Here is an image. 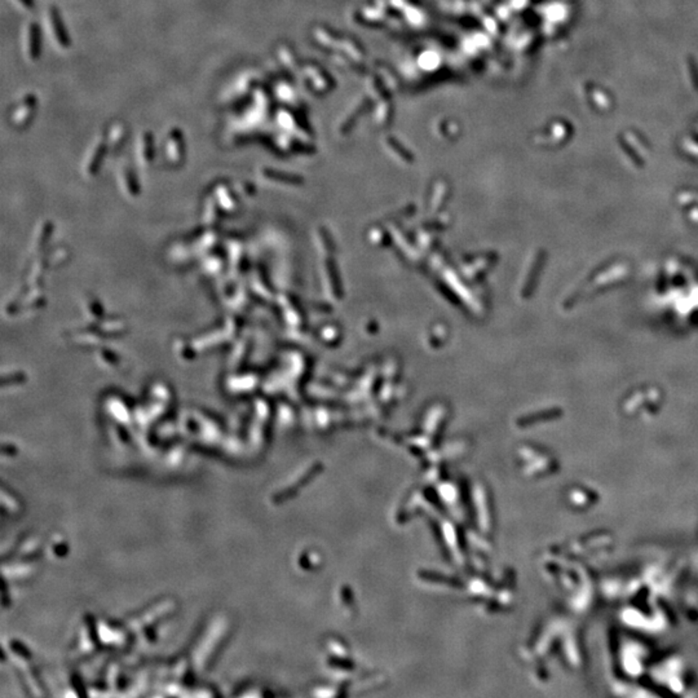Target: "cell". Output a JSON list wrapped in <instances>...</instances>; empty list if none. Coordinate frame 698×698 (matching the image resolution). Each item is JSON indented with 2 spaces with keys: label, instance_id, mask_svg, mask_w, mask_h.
<instances>
[{
  "label": "cell",
  "instance_id": "1",
  "mask_svg": "<svg viewBox=\"0 0 698 698\" xmlns=\"http://www.w3.org/2000/svg\"><path fill=\"white\" fill-rule=\"evenodd\" d=\"M47 28L53 43L61 50H68L71 44L69 34L65 28L60 12L55 6H50L47 10Z\"/></svg>",
  "mask_w": 698,
  "mask_h": 698
},
{
  "label": "cell",
  "instance_id": "2",
  "mask_svg": "<svg viewBox=\"0 0 698 698\" xmlns=\"http://www.w3.org/2000/svg\"><path fill=\"white\" fill-rule=\"evenodd\" d=\"M23 53L28 60L31 62L39 60L41 53V37H40L39 25L34 21L29 22L23 30Z\"/></svg>",
  "mask_w": 698,
  "mask_h": 698
},
{
  "label": "cell",
  "instance_id": "3",
  "mask_svg": "<svg viewBox=\"0 0 698 698\" xmlns=\"http://www.w3.org/2000/svg\"><path fill=\"white\" fill-rule=\"evenodd\" d=\"M35 109H37V97L34 93H28L25 95L22 99H21L20 102L16 105V108L13 110L12 115H10V120H12V124L17 129L20 127H25L26 124H29L34 113H35Z\"/></svg>",
  "mask_w": 698,
  "mask_h": 698
},
{
  "label": "cell",
  "instance_id": "4",
  "mask_svg": "<svg viewBox=\"0 0 698 698\" xmlns=\"http://www.w3.org/2000/svg\"><path fill=\"white\" fill-rule=\"evenodd\" d=\"M166 148L167 154L171 158H180L184 153V140L182 133L179 129H171L167 138H166Z\"/></svg>",
  "mask_w": 698,
  "mask_h": 698
},
{
  "label": "cell",
  "instance_id": "5",
  "mask_svg": "<svg viewBox=\"0 0 698 698\" xmlns=\"http://www.w3.org/2000/svg\"><path fill=\"white\" fill-rule=\"evenodd\" d=\"M140 155L142 160H149L153 154V136L150 132H142L139 141Z\"/></svg>",
  "mask_w": 698,
  "mask_h": 698
},
{
  "label": "cell",
  "instance_id": "6",
  "mask_svg": "<svg viewBox=\"0 0 698 698\" xmlns=\"http://www.w3.org/2000/svg\"><path fill=\"white\" fill-rule=\"evenodd\" d=\"M126 132H127V130H126V126H124L122 122L114 123V124L111 126V129H110V144H111V145H114V147L120 145V142H122V141L124 140V138H126Z\"/></svg>",
  "mask_w": 698,
  "mask_h": 698
},
{
  "label": "cell",
  "instance_id": "7",
  "mask_svg": "<svg viewBox=\"0 0 698 698\" xmlns=\"http://www.w3.org/2000/svg\"><path fill=\"white\" fill-rule=\"evenodd\" d=\"M13 1L23 10H34V7H35V1L34 0H13Z\"/></svg>",
  "mask_w": 698,
  "mask_h": 698
}]
</instances>
